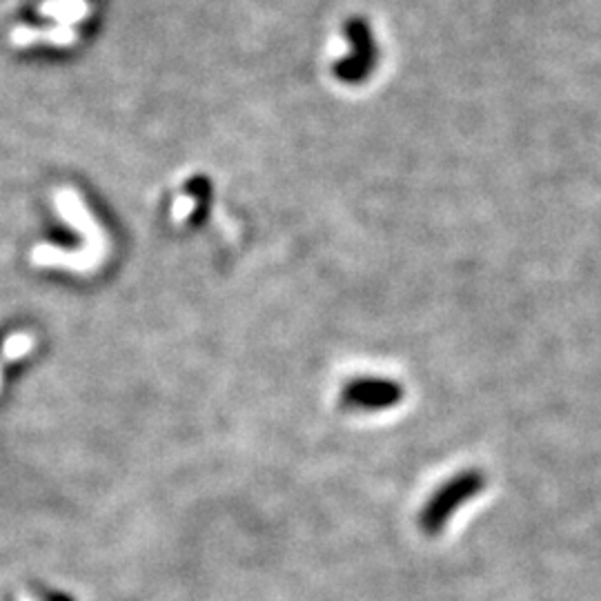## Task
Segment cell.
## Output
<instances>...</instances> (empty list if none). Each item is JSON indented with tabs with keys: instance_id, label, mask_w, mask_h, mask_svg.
Masks as SVG:
<instances>
[{
	"instance_id": "cell-1",
	"label": "cell",
	"mask_w": 601,
	"mask_h": 601,
	"mask_svg": "<svg viewBox=\"0 0 601 601\" xmlns=\"http://www.w3.org/2000/svg\"><path fill=\"white\" fill-rule=\"evenodd\" d=\"M56 210L63 219L72 225V228L83 236L85 241V263L87 270H96L98 265L105 261L107 252H110V239L107 232L98 225V221L87 210L81 196L72 187H63L61 192H56Z\"/></svg>"
},
{
	"instance_id": "cell-5",
	"label": "cell",
	"mask_w": 601,
	"mask_h": 601,
	"mask_svg": "<svg viewBox=\"0 0 601 601\" xmlns=\"http://www.w3.org/2000/svg\"><path fill=\"white\" fill-rule=\"evenodd\" d=\"M194 210H196V196L183 194L172 205V221L174 223H183V221L190 219Z\"/></svg>"
},
{
	"instance_id": "cell-2",
	"label": "cell",
	"mask_w": 601,
	"mask_h": 601,
	"mask_svg": "<svg viewBox=\"0 0 601 601\" xmlns=\"http://www.w3.org/2000/svg\"><path fill=\"white\" fill-rule=\"evenodd\" d=\"M481 488H484V477L475 470L463 472V475L450 479L446 486L439 488L437 495L430 499V504L423 510L421 528L426 530L428 535H435V532L443 530L446 521L455 515L463 504H468L472 497H477Z\"/></svg>"
},
{
	"instance_id": "cell-3",
	"label": "cell",
	"mask_w": 601,
	"mask_h": 601,
	"mask_svg": "<svg viewBox=\"0 0 601 601\" xmlns=\"http://www.w3.org/2000/svg\"><path fill=\"white\" fill-rule=\"evenodd\" d=\"M403 397V390L394 381L383 379H361L354 381L343 392V399L354 408L361 410H383L397 406Z\"/></svg>"
},
{
	"instance_id": "cell-4",
	"label": "cell",
	"mask_w": 601,
	"mask_h": 601,
	"mask_svg": "<svg viewBox=\"0 0 601 601\" xmlns=\"http://www.w3.org/2000/svg\"><path fill=\"white\" fill-rule=\"evenodd\" d=\"M32 348H34L32 334L16 332V334H9V337L3 341V348H0V352H3L5 361H18V359H23L25 354L32 352Z\"/></svg>"
},
{
	"instance_id": "cell-6",
	"label": "cell",
	"mask_w": 601,
	"mask_h": 601,
	"mask_svg": "<svg viewBox=\"0 0 601 601\" xmlns=\"http://www.w3.org/2000/svg\"><path fill=\"white\" fill-rule=\"evenodd\" d=\"M0 383H3V370H0Z\"/></svg>"
}]
</instances>
